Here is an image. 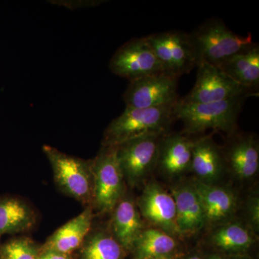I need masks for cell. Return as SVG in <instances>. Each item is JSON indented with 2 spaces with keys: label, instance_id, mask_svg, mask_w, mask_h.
Masks as SVG:
<instances>
[{
  "label": "cell",
  "instance_id": "10",
  "mask_svg": "<svg viewBox=\"0 0 259 259\" xmlns=\"http://www.w3.org/2000/svg\"><path fill=\"white\" fill-rule=\"evenodd\" d=\"M163 135L145 136L116 147L124 178L131 187L141 183L157 164L160 144Z\"/></svg>",
  "mask_w": 259,
  "mask_h": 259
},
{
  "label": "cell",
  "instance_id": "12",
  "mask_svg": "<svg viewBox=\"0 0 259 259\" xmlns=\"http://www.w3.org/2000/svg\"><path fill=\"white\" fill-rule=\"evenodd\" d=\"M93 217V207L88 205L83 212L54 232L40 248L71 254L82 245L90 234Z\"/></svg>",
  "mask_w": 259,
  "mask_h": 259
},
{
  "label": "cell",
  "instance_id": "15",
  "mask_svg": "<svg viewBox=\"0 0 259 259\" xmlns=\"http://www.w3.org/2000/svg\"><path fill=\"white\" fill-rule=\"evenodd\" d=\"M218 68L252 95H258L259 46L257 42L232 56Z\"/></svg>",
  "mask_w": 259,
  "mask_h": 259
},
{
  "label": "cell",
  "instance_id": "20",
  "mask_svg": "<svg viewBox=\"0 0 259 259\" xmlns=\"http://www.w3.org/2000/svg\"><path fill=\"white\" fill-rule=\"evenodd\" d=\"M178 243L173 236L162 230L144 229L135 243L134 259H174Z\"/></svg>",
  "mask_w": 259,
  "mask_h": 259
},
{
  "label": "cell",
  "instance_id": "11",
  "mask_svg": "<svg viewBox=\"0 0 259 259\" xmlns=\"http://www.w3.org/2000/svg\"><path fill=\"white\" fill-rule=\"evenodd\" d=\"M138 205L143 217L158 229L171 236L178 234L175 199L157 183L151 182L145 187Z\"/></svg>",
  "mask_w": 259,
  "mask_h": 259
},
{
  "label": "cell",
  "instance_id": "27",
  "mask_svg": "<svg viewBox=\"0 0 259 259\" xmlns=\"http://www.w3.org/2000/svg\"><path fill=\"white\" fill-rule=\"evenodd\" d=\"M37 259H72L70 255L64 254L51 250H42L40 248V254Z\"/></svg>",
  "mask_w": 259,
  "mask_h": 259
},
{
  "label": "cell",
  "instance_id": "22",
  "mask_svg": "<svg viewBox=\"0 0 259 259\" xmlns=\"http://www.w3.org/2000/svg\"><path fill=\"white\" fill-rule=\"evenodd\" d=\"M211 241L223 251L240 253L251 246L253 238L249 230L241 223H231L218 227L211 235Z\"/></svg>",
  "mask_w": 259,
  "mask_h": 259
},
{
  "label": "cell",
  "instance_id": "13",
  "mask_svg": "<svg viewBox=\"0 0 259 259\" xmlns=\"http://www.w3.org/2000/svg\"><path fill=\"white\" fill-rule=\"evenodd\" d=\"M176 203L177 228L178 234H193L206 224L205 214L200 199L193 185H182L172 189Z\"/></svg>",
  "mask_w": 259,
  "mask_h": 259
},
{
  "label": "cell",
  "instance_id": "23",
  "mask_svg": "<svg viewBox=\"0 0 259 259\" xmlns=\"http://www.w3.org/2000/svg\"><path fill=\"white\" fill-rule=\"evenodd\" d=\"M80 259H124V250L110 233H90L81 245Z\"/></svg>",
  "mask_w": 259,
  "mask_h": 259
},
{
  "label": "cell",
  "instance_id": "7",
  "mask_svg": "<svg viewBox=\"0 0 259 259\" xmlns=\"http://www.w3.org/2000/svg\"><path fill=\"white\" fill-rule=\"evenodd\" d=\"M178 79L162 72L130 81L122 96L126 107L148 109L175 105L180 100Z\"/></svg>",
  "mask_w": 259,
  "mask_h": 259
},
{
  "label": "cell",
  "instance_id": "5",
  "mask_svg": "<svg viewBox=\"0 0 259 259\" xmlns=\"http://www.w3.org/2000/svg\"><path fill=\"white\" fill-rule=\"evenodd\" d=\"M93 204L99 212H112L125 193V178L117 156V148L102 146L92 160Z\"/></svg>",
  "mask_w": 259,
  "mask_h": 259
},
{
  "label": "cell",
  "instance_id": "3",
  "mask_svg": "<svg viewBox=\"0 0 259 259\" xmlns=\"http://www.w3.org/2000/svg\"><path fill=\"white\" fill-rule=\"evenodd\" d=\"M197 62L206 63L214 66L245 50L253 44L251 34L247 36L237 35L230 30L222 20H207L190 33Z\"/></svg>",
  "mask_w": 259,
  "mask_h": 259
},
{
  "label": "cell",
  "instance_id": "16",
  "mask_svg": "<svg viewBox=\"0 0 259 259\" xmlns=\"http://www.w3.org/2000/svg\"><path fill=\"white\" fill-rule=\"evenodd\" d=\"M194 140L184 134H164L160 144L157 164L169 176L190 169Z\"/></svg>",
  "mask_w": 259,
  "mask_h": 259
},
{
  "label": "cell",
  "instance_id": "19",
  "mask_svg": "<svg viewBox=\"0 0 259 259\" xmlns=\"http://www.w3.org/2000/svg\"><path fill=\"white\" fill-rule=\"evenodd\" d=\"M225 164L222 150L210 136L194 140L190 169L197 180L214 184L221 176Z\"/></svg>",
  "mask_w": 259,
  "mask_h": 259
},
{
  "label": "cell",
  "instance_id": "6",
  "mask_svg": "<svg viewBox=\"0 0 259 259\" xmlns=\"http://www.w3.org/2000/svg\"><path fill=\"white\" fill-rule=\"evenodd\" d=\"M145 38L167 74L179 79L198 64L190 33L170 30L151 34Z\"/></svg>",
  "mask_w": 259,
  "mask_h": 259
},
{
  "label": "cell",
  "instance_id": "29",
  "mask_svg": "<svg viewBox=\"0 0 259 259\" xmlns=\"http://www.w3.org/2000/svg\"><path fill=\"white\" fill-rule=\"evenodd\" d=\"M186 259H202V258H201V257L199 256V255L193 254V255H190V256H189L188 258H187Z\"/></svg>",
  "mask_w": 259,
  "mask_h": 259
},
{
  "label": "cell",
  "instance_id": "18",
  "mask_svg": "<svg viewBox=\"0 0 259 259\" xmlns=\"http://www.w3.org/2000/svg\"><path fill=\"white\" fill-rule=\"evenodd\" d=\"M112 212V236L124 250H132L144 230L139 209L132 199L123 197Z\"/></svg>",
  "mask_w": 259,
  "mask_h": 259
},
{
  "label": "cell",
  "instance_id": "9",
  "mask_svg": "<svg viewBox=\"0 0 259 259\" xmlns=\"http://www.w3.org/2000/svg\"><path fill=\"white\" fill-rule=\"evenodd\" d=\"M197 80L194 88L182 100L192 103H212L238 97L253 96L248 90L233 81L217 66L206 63L197 66Z\"/></svg>",
  "mask_w": 259,
  "mask_h": 259
},
{
  "label": "cell",
  "instance_id": "14",
  "mask_svg": "<svg viewBox=\"0 0 259 259\" xmlns=\"http://www.w3.org/2000/svg\"><path fill=\"white\" fill-rule=\"evenodd\" d=\"M223 154L225 163L241 180L252 178L258 171V142L251 135L231 140Z\"/></svg>",
  "mask_w": 259,
  "mask_h": 259
},
{
  "label": "cell",
  "instance_id": "17",
  "mask_svg": "<svg viewBox=\"0 0 259 259\" xmlns=\"http://www.w3.org/2000/svg\"><path fill=\"white\" fill-rule=\"evenodd\" d=\"M192 185L200 199L207 223L225 221L236 211L237 199L232 191L199 180Z\"/></svg>",
  "mask_w": 259,
  "mask_h": 259
},
{
  "label": "cell",
  "instance_id": "21",
  "mask_svg": "<svg viewBox=\"0 0 259 259\" xmlns=\"http://www.w3.org/2000/svg\"><path fill=\"white\" fill-rule=\"evenodd\" d=\"M35 222V213L26 202L13 197L0 199V237L28 231Z\"/></svg>",
  "mask_w": 259,
  "mask_h": 259
},
{
  "label": "cell",
  "instance_id": "26",
  "mask_svg": "<svg viewBox=\"0 0 259 259\" xmlns=\"http://www.w3.org/2000/svg\"><path fill=\"white\" fill-rule=\"evenodd\" d=\"M58 2L59 3H56V4L64 5V6L68 7L70 8H89V7H95L97 5L101 4V1H80V2H74L75 3L72 2H70V3H67L66 2Z\"/></svg>",
  "mask_w": 259,
  "mask_h": 259
},
{
  "label": "cell",
  "instance_id": "28",
  "mask_svg": "<svg viewBox=\"0 0 259 259\" xmlns=\"http://www.w3.org/2000/svg\"><path fill=\"white\" fill-rule=\"evenodd\" d=\"M209 259H229L228 258H226V257L223 256V255H211V256H209Z\"/></svg>",
  "mask_w": 259,
  "mask_h": 259
},
{
  "label": "cell",
  "instance_id": "1",
  "mask_svg": "<svg viewBox=\"0 0 259 259\" xmlns=\"http://www.w3.org/2000/svg\"><path fill=\"white\" fill-rule=\"evenodd\" d=\"M246 97L212 103H192L180 99L174 108L175 118L184 123L183 134H195L208 129L228 135L236 132Z\"/></svg>",
  "mask_w": 259,
  "mask_h": 259
},
{
  "label": "cell",
  "instance_id": "4",
  "mask_svg": "<svg viewBox=\"0 0 259 259\" xmlns=\"http://www.w3.org/2000/svg\"><path fill=\"white\" fill-rule=\"evenodd\" d=\"M42 151L52 167L59 188L81 203L92 205L94 190L92 161L69 156L49 145H44Z\"/></svg>",
  "mask_w": 259,
  "mask_h": 259
},
{
  "label": "cell",
  "instance_id": "24",
  "mask_svg": "<svg viewBox=\"0 0 259 259\" xmlns=\"http://www.w3.org/2000/svg\"><path fill=\"white\" fill-rule=\"evenodd\" d=\"M40 248L28 238L12 240L0 248V259H37Z\"/></svg>",
  "mask_w": 259,
  "mask_h": 259
},
{
  "label": "cell",
  "instance_id": "8",
  "mask_svg": "<svg viewBox=\"0 0 259 259\" xmlns=\"http://www.w3.org/2000/svg\"><path fill=\"white\" fill-rule=\"evenodd\" d=\"M109 66L114 74L129 81L163 72L145 37L131 39L121 46L112 56Z\"/></svg>",
  "mask_w": 259,
  "mask_h": 259
},
{
  "label": "cell",
  "instance_id": "25",
  "mask_svg": "<svg viewBox=\"0 0 259 259\" xmlns=\"http://www.w3.org/2000/svg\"><path fill=\"white\" fill-rule=\"evenodd\" d=\"M247 213L252 228L258 231L259 227V200L256 196L250 197L247 203Z\"/></svg>",
  "mask_w": 259,
  "mask_h": 259
},
{
  "label": "cell",
  "instance_id": "2",
  "mask_svg": "<svg viewBox=\"0 0 259 259\" xmlns=\"http://www.w3.org/2000/svg\"><path fill=\"white\" fill-rule=\"evenodd\" d=\"M175 105L148 109L126 107L105 129L102 146L117 147L139 138L166 134L176 119L174 113Z\"/></svg>",
  "mask_w": 259,
  "mask_h": 259
}]
</instances>
